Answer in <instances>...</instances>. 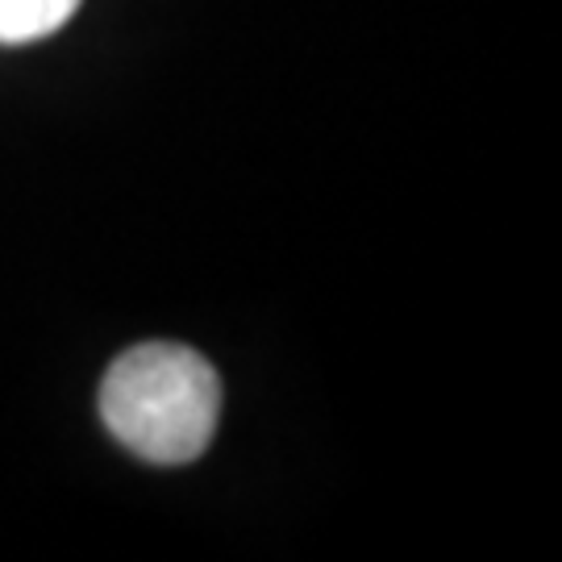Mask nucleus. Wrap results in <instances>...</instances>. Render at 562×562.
<instances>
[{
    "label": "nucleus",
    "instance_id": "f03ea898",
    "mask_svg": "<svg viewBox=\"0 0 562 562\" xmlns=\"http://www.w3.org/2000/svg\"><path fill=\"white\" fill-rule=\"evenodd\" d=\"M80 0H0V42L25 46L71 21Z\"/></svg>",
    "mask_w": 562,
    "mask_h": 562
},
{
    "label": "nucleus",
    "instance_id": "f257e3e1",
    "mask_svg": "<svg viewBox=\"0 0 562 562\" xmlns=\"http://www.w3.org/2000/svg\"><path fill=\"white\" fill-rule=\"evenodd\" d=\"M222 383L188 346L146 341L125 350L101 387V417L130 454L180 467L204 454L217 434Z\"/></svg>",
    "mask_w": 562,
    "mask_h": 562
}]
</instances>
